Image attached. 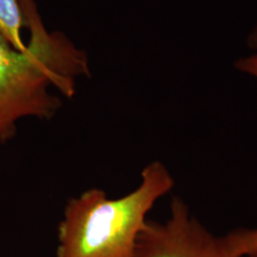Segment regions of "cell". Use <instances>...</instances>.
<instances>
[{"mask_svg":"<svg viewBox=\"0 0 257 257\" xmlns=\"http://www.w3.org/2000/svg\"><path fill=\"white\" fill-rule=\"evenodd\" d=\"M23 26L26 21L19 0H0V36L19 51L26 49L21 37Z\"/></svg>","mask_w":257,"mask_h":257,"instance_id":"277c9868","label":"cell"},{"mask_svg":"<svg viewBox=\"0 0 257 257\" xmlns=\"http://www.w3.org/2000/svg\"><path fill=\"white\" fill-rule=\"evenodd\" d=\"M235 257H257L256 229H238L225 235Z\"/></svg>","mask_w":257,"mask_h":257,"instance_id":"5b68a950","label":"cell"},{"mask_svg":"<svg viewBox=\"0 0 257 257\" xmlns=\"http://www.w3.org/2000/svg\"><path fill=\"white\" fill-rule=\"evenodd\" d=\"M247 257H254V256H247Z\"/></svg>","mask_w":257,"mask_h":257,"instance_id":"ba28073f","label":"cell"},{"mask_svg":"<svg viewBox=\"0 0 257 257\" xmlns=\"http://www.w3.org/2000/svg\"><path fill=\"white\" fill-rule=\"evenodd\" d=\"M247 46L248 49L257 52V20L253 27L251 28L250 32L247 37Z\"/></svg>","mask_w":257,"mask_h":257,"instance_id":"52a82bcc","label":"cell"},{"mask_svg":"<svg viewBox=\"0 0 257 257\" xmlns=\"http://www.w3.org/2000/svg\"><path fill=\"white\" fill-rule=\"evenodd\" d=\"M31 38L24 51L0 36V142L16 134L19 119L52 118L61 107L49 92L54 86L68 98L76 92V78L90 75L86 54L62 33H50L35 0H19Z\"/></svg>","mask_w":257,"mask_h":257,"instance_id":"6da1fadb","label":"cell"},{"mask_svg":"<svg viewBox=\"0 0 257 257\" xmlns=\"http://www.w3.org/2000/svg\"><path fill=\"white\" fill-rule=\"evenodd\" d=\"M234 67L239 72L249 75L257 80V52L239 58L235 61Z\"/></svg>","mask_w":257,"mask_h":257,"instance_id":"8992f818","label":"cell"},{"mask_svg":"<svg viewBox=\"0 0 257 257\" xmlns=\"http://www.w3.org/2000/svg\"><path fill=\"white\" fill-rule=\"evenodd\" d=\"M165 222L148 220L138 234L135 257H235L224 236H216L174 197Z\"/></svg>","mask_w":257,"mask_h":257,"instance_id":"3957f363","label":"cell"},{"mask_svg":"<svg viewBox=\"0 0 257 257\" xmlns=\"http://www.w3.org/2000/svg\"><path fill=\"white\" fill-rule=\"evenodd\" d=\"M174 186L165 165L155 161L144 168L139 186L127 195L109 199L93 188L72 198L58 226L56 257H135L149 211Z\"/></svg>","mask_w":257,"mask_h":257,"instance_id":"7a4b0ae2","label":"cell"}]
</instances>
